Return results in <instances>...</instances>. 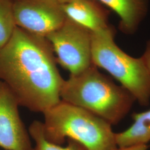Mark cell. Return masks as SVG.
<instances>
[{
	"instance_id": "1",
	"label": "cell",
	"mask_w": 150,
	"mask_h": 150,
	"mask_svg": "<svg viewBox=\"0 0 150 150\" xmlns=\"http://www.w3.org/2000/svg\"><path fill=\"white\" fill-rule=\"evenodd\" d=\"M46 37L16 27L0 48V81L8 86L20 106L45 112L61 101L64 80Z\"/></svg>"
},
{
	"instance_id": "2",
	"label": "cell",
	"mask_w": 150,
	"mask_h": 150,
	"mask_svg": "<svg viewBox=\"0 0 150 150\" xmlns=\"http://www.w3.org/2000/svg\"><path fill=\"white\" fill-rule=\"evenodd\" d=\"M61 100L83 108L117 125L129 113L136 101L121 85L98 70L94 64L78 75L64 80L60 91Z\"/></svg>"
},
{
	"instance_id": "3",
	"label": "cell",
	"mask_w": 150,
	"mask_h": 150,
	"mask_svg": "<svg viewBox=\"0 0 150 150\" xmlns=\"http://www.w3.org/2000/svg\"><path fill=\"white\" fill-rule=\"evenodd\" d=\"M44 115L45 138L56 145L71 139L88 150H113L118 147L112 125L81 107L61 100Z\"/></svg>"
},
{
	"instance_id": "4",
	"label": "cell",
	"mask_w": 150,
	"mask_h": 150,
	"mask_svg": "<svg viewBox=\"0 0 150 150\" xmlns=\"http://www.w3.org/2000/svg\"><path fill=\"white\" fill-rule=\"evenodd\" d=\"M116 30L109 25L91 32L92 62L106 71L134 97L140 105L150 102V75L142 57L131 56L115 42Z\"/></svg>"
},
{
	"instance_id": "5",
	"label": "cell",
	"mask_w": 150,
	"mask_h": 150,
	"mask_svg": "<svg viewBox=\"0 0 150 150\" xmlns=\"http://www.w3.org/2000/svg\"><path fill=\"white\" fill-rule=\"evenodd\" d=\"M46 38L56 54L57 64L78 75L92 65L91 32L66 17L64 23Z\"/></svg>"
},
{
	"instance_id": "6",
	"label": "cell",
	"mask_w": 150,
	"mask_h": 150,
	"mask_svg": "<svg viewBox=\"0 0 150 150\" xmlns=\"http://www.w3.org/2000/svg\"><path fill=\"white\" fill-rule=\"evenodd\" d=\"M13 12L17 27L43 37L66 18L62 5L56 0H13Z\"/></svg>"
},
{
	"instance_id": "7",
	"label": "cell",
	"mask_w": 150,
	"mask_h": 150,
	"mask_svg": "<svg viewBox=\"0 0 150 150\" xmlns=\"http://www.w3.org/2000/svg\"><path fill=\"white\" fill-rule=\"evenodd\" d=\"M16 96L0 81V147L5 150H32L30 134L18 111Z\"/></svg>"
},
{
	"instance_id": "8",
	"label": "cell",
	"mask_w": 150,
	"mask_h": 150,
	"mask_svg": "<svg viewBox=\"0 0 150 150\" xmlns=\"http://www.w3.org/2000/svg\"><path fill=\"white\" fill-rule=\"evenodd\" d=\"M62 7L67 17L91 32L110 25L109 11L97 0H72Z\"/></svg>"
},
{
	"instance_id": "9",
	"label": "cell",
	"mask_w": 150,
	"mask_h": 150,
	"mask_svg": "<svg viewBox=\"0 0 150 150\" xmlns=\"http://www.w3.org/2000/svg\"><path fill=\"white\" fill-rule=\"evenodd\" d=\"M114 11L120 18L118 28L126 35L137 31L148 12L149 0H97Z\"/></svg>"
},
{
	"instance_id": "10",
	"label": "cell",
	"mask_w": 150,
	"mask_h": 150,
	"mask_svg": "<svg viewBox=\"0 0 150 150\" xmlns=\"http://www.w3.org/2000/svg\"><path fill=\"white\" fill-rule=\"evenodd\" d=\"M133 123L122 132L116 133V141L120 148L147 145L150 141V109L132 115Z\"/></svg>"
},
{
	"instance_id": "11",
	"label": "cell",
	"mask_w": 150,
	"mask_h": 150,
	"mask_svg": "<svg viewBox=\"0 0 150 150\" xmlns=\"http://www.w3.org/2000/svg\"><path fill=\"white\" fill-rule=\"evenodd\" d=\"M29 134L35 142L32 150H88L83 145L73 139H67V145L65 147L50 142L45 137L43 122L39 121H34L30 125Z\"/></svg>"
},
{
	"instance_id": "12",
	"label": "cell",
	"mask_w": 150,
	"mask_h": 150,
	"mask_svg": "<svg viewBox=\"0 0 150 150\" xmlns=\"http://www.w3.org/2000/svg\"><path fill=\"white\" fill-rule=\"evenodd\" d=\"M16 27L13 0H0V48L8 41Z\"/></svg>"
},
{
	"instance_id": "13",
	"label": "cell",
	"mask_w": 150,
	"mask_h": 150,
	"mask_svg": "<svg viewBox=\"0 0 150 150\" xmlns=\"http://www.w3.org/2000/svg\"><path fill=\"white\" fill-rule=\"evenodd\" d=\"M145 66L148 70L150 75V40H149L146 45L145 52L141 56Z\"/></svg>"
},
{
	"instance_id": "14",
	"label": "cell",
	"mask_w": 150,
	"mask_h": 150,
	"mask_svg": "<svg viewBox=\"0 0 150 150\" xmlns=\"http://www.w3.org/2000/svg\"><path fill=\"white\" fill-rule=\"evenodd\" d=\"M150 146L147 145H138L128 147H123L120 148L117 147L116 149L113 150H147L149 148Z\"/></svg>"
},
{
	"instance_id": "15",
	"label": "cell",
	"mask_w": 150,
	"mask_h": 150,
	"mask_svg": "<svg viewBox=\"0 0 150 150\" xmlns=\"http://www.w3.org/2000/svg\"><path fill=\"white\" fill-rule=\"evenodd\" d=\"M56 1H57L61 5H64L65 4L69 3L72 0H56Z\"/></svg>"
}]
</instances>
